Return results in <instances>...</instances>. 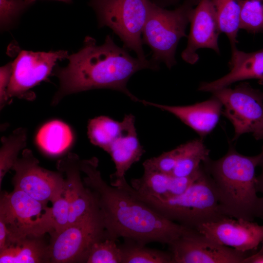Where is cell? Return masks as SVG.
Instances as JSON below:
<instances>
[{
  "label": "cell",
  "mask_w": 263,
  "mask_h": 263,
  "mask_svg": "<svg viewBox=\"0 0 263 263\" xmlns=\"http://www.w3.org/2000/svg\"><path fill=\"white\" fill-rule=\"evenodd\" d=\"M220 30L227 37L231 47H236L240 29L242 0H211Z\"/></svg>",
  "instance_id": "23"
},
{
  "label": "cell",
  "mask_w": 263,
  "mask_h": 263,
  "mask_svg": "<svg viewBox=\"0 0 263 263\" xmlns=\"http://www.w3.org/2000/svg\"><path fill=\"white\" fill-rule=\"evenodd\" d=\"M29 6L25 0H0L1 30L10 29Z\"/></svg>",
  "instance_id": "31"
},
{
  "label": "cell",
  "mask_w": 263,
  "mask_h": 263,
  "mask_svg": "<svg viewBox=\"0 0 263 263\" xmlns=\"http://www.w3.org/2000/svg\"><path fill=\"white\" fill-rule=\"evenodd\" d=\"M98 166L95 157L80 161L84 184L94 195L109 237L168 244L189 229L163 217L124 188L108 185Z\"/></svg>",
  "instance_id": "1"
},
{
  "label": "cell",
  "mask_w": 263,
  "mask_h": 263,
  "mask_svg": "<svg viewBox=\"0 0 263 263\" xmlns=\"http://www.w3.org/2000/svg\"><path fill=\"white\" fill-rule=\"evenodd\" d=\"M200 0H185L174 10L160 7L152 1L142 33L143 44L151 49V60L165 64L169 69L176 64L175 53L180 39L187 37L186 30L193 9Z\"/></svg>",
  "instance_id": "5"
},
{
  "label": "cell",
  "mask_w": 263,
  "mask_h": 263,
  "mask_svg": "<svg viewBox=\"0 0 263 263\" xmlns=\"http://www.w3.org/2000/svg\"><path fill=\"white\" fill-rule=\"evenodd\" d=\"M259 139H262V140H263V132L261 134V135H260L259 138ZM263 151V147H262V150Z\"/></svg>",
  "instance_id": "37"
},
{
  "label": "cell",
  "mask_w": 263,
  "mask_h": 263,
  "mask_svg": "<svg viewBox=\"0 0 263 263\" xmlns=\"http://www.w3.org/2000/svg\"><path fill=\"white\" fill-rule=\"evenodd\" d=\"M202 168L201 166L200 170L195 175L186 177L144 170L141 177L131 180V186L139 194L159 200H166L185 192L198 177Z\"/></svg>",
  "instance_id": "19"
},
{
  "label": "cell",
  "mask_w": 263,
  "mask_h": 263,
  "mask_svg": "<svg viewBox=\"0 0 263 263\" xmlns=\"http://www.w3.org/2000/svg\"><path fill=\"white\" fill-rule=\"evenodd\" d=\"M180 0H152V2L156 5L165 8L177 3Z\"/></svg>",
  "instance_id": "35"
},
{
  "label": "cell",
  "mask_w": 263,
  "mask_h": 263,
  "mask_svg": "<svg viewBox=\"0 0 263 263\" xmlns=\"http://www.w3.org/2000/svg\"><path fill=\"white\" fill-rule=\"evenodd\" d=\"M187 46L181 54L186 62L194 64L199 60L197 51L208 48L220 53L218 38L221 33L211 0H200L193 9Z\"/></svg>",
  "instance_id": "14"
},
{
  "label": "cell",
  "mask_w": 263,
  "mask_h": 263,
  "mask_svg": "<svg viewBox=\"0 0 263 263\" xmlns=\"http://www.w3.org/2000/svg\"><path fill=\"white\" fill-rule=\"evenodd\" d=\"M52 237L48 246L49 262L65 263H85L93 244L108 236L98 210Z\"/></svg>",
  "instance_id": "9"
},
{
  "label": "cell",
  "mask_w": 263,
  "mask_h": 263,
  "mask_svg": "<svg viewBox=\"0 0 263 263\" xmlns=\"http://www.w3.org/2000/svg\"><path fill=\"white\" fill-rule=\"evenodd\" d=\"M12 169L15 172L13 179L14 189L22 191L37 200L47 204L64 192L65 179L62 174L41 167L29 149L23 150L21 157Z\"/></svg>",
  "instance_id": "12"
},
{
  "label": "cell",
  "mask_w": 263,
  "mask_h": 263,
  "mask_svg": "<svg viewBox=\"0 0 263 263\" xmlns=\"http://www.w3.org/2000/svg\"><path fill=\"white\" fill-rule=\"evenodd\" d=\"M123 240L119 244L122 263H173L170 251L150 248L131 239Z\"/></svg>",
  "instance_id": "24"
},
{
  "label": "cell",
  "mask_w": 263,
  "mask_h": 263,
  "mask_svg": "<svg viewBox=\"0 0 263 263\" xmlns=\"http://www.w3.org/2000/svg\"><path fill=\"white\" fill-rule=\"evenodd\" d=\"M73 134L70 127L57 120L44 124L36 136L38 146L45 152L57 155L66 150L72 144Z\"/></svg>",
  "instance_id": "21"
},
{
  "label": "cell",
  "mask_w": 263,
  "mask_h": 263,
  "mask_svg": "<svg viewBox=\"0 0 263 263\" xmlns=\"http://www.w3.org/2000/svg\"><path fill=\"white\" fill-rule=\"evenodd\" d=\"M123 120L124 127L121 133L107 151L115 169V172L111 175V184L125 179L126 172L133 164L140 160L145 152L137 137L134 116L132 114H126Z\"/></svg>",
  "instance_id": "17"
},
{
  "label": "cell",
  "mask_w": 263,
  "mask_h": 263,
  "mask_svg": "<svg viewBox=\"0 0 263 263\" xmlns=\"http://www.w3.org/2000/svg\"><path fill=\"white\" fill-rule=\"evenodd\" d=\"M9 233L4 222L0 220V251L9 245Z\"/></svg>",
  "instance_id": "33"
},
{
  "label": "cell",
  "mask_w": 263,
  "mask_h": 263,
  "mask_svg": "<svg viewBox=\"0 0 263 263\" xmlns=\"http://www.w3.org/2000/svg\"><path fill=\"white\" fill-rule=\"evenodd\" d=\"M52 236L63 231L69 222L70 206L68 199L64 192L52 202Z\"/></svg>",
  "instance_id": "29"
},
{
  "label": "cell",
  "mask_w": 263,
  "mask_h": 263,
  "mask_svg": "<svg viewBox=\"0 0 263 263\" xmlns=\"http://www.w3.org/2000/svg\"><path fill=\"white\" fill-rule=\"evenodd\" d=\"M215 242L244 252L256 249L263 241V225L226 217L205 223L196 229Z\"/></svg>",
  "instance_id": "13"
},
{
  "label": "cell",
  "mask_w": 263,
  "mask_h": 263,
  "mask_svg": "<svg viewBox=\"0 0 263 263\" xmlns=\"http://www.w3.org/2000/svg\"><path fill=\"white\" fill-rule=\"evenodd\" d=\"M263 153L246 156L230 147L219 159L208 157L203 168L215 189L221 213L236 219L263 218V197L257 195L255 170Z\"/></svg>",
  "instance_id": "3"
},
{
  "label": "cell",
  "mask_w": 263,
  "mask_h": 263,
  "mask_svg": "<svg viewBox=\"0 0 263 263\" xmlns=\"http://www.w3.org/2000/svg\"><path fill=\"white\" fill-rule=\"evenodd\" d=\"M123 127V120L117 121L108 116H98L88 122V137L93 144L107 152L111 145L121 133Z\"/></svg>",
  "instance_id": "25"
},
{
  "label": "cell",
  "mask_w": 263,
  "mask_h": 263,
  "mask_svg": "<svg viewBox=\"0 0 263 263\" xmlns=\"http://www.w3.org/2000/svg\"><path fill=\"white\" fill-rule=\"evenodd\" d=\"M212 93L221 102L224 114L233 126L234 139L251 133L259 140L263 132V92L244 83Z\"/></svg>",
  "instance_id": "8"
},
{
  "label": "cell",
  "mask_w": 263,
  "mask_h": 263,
  "mask_svg": "<svg viewBox=\"0 0 263 263\" xmlns=\"http://www.w3.org/2000/svg\"><path fill=\"white\" fill-rule=\"evenodd\" d=\"M230 71L225 76L209 82H203L198 88L202 92H213L236 82L257 79L263 80V48L246 53L231 47Z\"/></svg>",
  "instance_id": "18"
},
{
  "label": "cell",
  "mask_w": 263,
  "mask_h": 263,
  "mask_svg": "<svg viewBox=\"0 0 263 263\" xmlns=\"http://www.w3.org/2000/svg\"><path fill=\"white\" fill-rule=\"evenodd\" d=\"M178 161L171 175L178 177L193 176L198 172L201 163L209 157V150L201 139H194L178 146Z\"/></svg>",
  "instance_id": "22"
},
{
  "label": "cell",
  "mask_w": 263,
  "mask_h": 263,
  "mask_svg": "<svg viewBox=\"0 0 263 263\" xmlns=\"http://www.w3.org/2000/svg\"><path fill=\"white\" fill-rule=\"evenodd\" d=\"M67 59L66 66L56 67L53 71L59 86L53 98V105H57L67 95L97 89L120 92L132 101L140 102L128 90V82L140 70L160 68L151 59L132 57L127 49L117 45L110 35L100 45L93 38L86 37L80 50Z\"/></svg>",
  "instance_id": "2"
},
{
  "label": "cell",
  "mask_w": 263,
  "mask_h": 263,
  "mask_svg": "<svg viewBox=\"0 0 263 263\" xmlns=\"http://www.w3.org/2000/svg\"><path fill=\"white\" fill-rule=\"evenodd\" d=\"M263 155L260 160L259 166L261 167L262 171L261 174L257 177L256 188L257 191L261 193L263 197V151L262 150Z\"/></svg>",
  "instance_id": "34"
},
{
  "label": "cell",
  "mask_w": 263,
  "mask_h": 263,
  "mask_svg": "<svg viewBox=\"0 0 263 263\" xmlns=\"http://www.w3.org/2000/svg\"><path fill=\"white\" fill-rule=\"evenodd\" d=\"M36 0H25L26 3L29 6H30L31 4H32ZM56 0L62 1L65 2H67V3H70V2H72V0Z\"/></svg>",
  "instance_id": "36"
},
{
  "label": "cell",
  "mask_w": 263,
  "mask_h": 263,
  "mask_svg": "<svg viewBox=\"0 0 263 263\" xmlns=\"http://www.w3.org/2000/svg\"><path fill=\"white\" fill-rule=\"evenodd\" d=\"M65 50L33 52L22 50L12 62V73L7 89V97L33 100L35 94L30 90L48 79L53 73L57 61L67 58Z\"/></svg>",
  "instance_id": "10"
},
{
  "label": "cell",
  "mask_w": 263,
  "mask_h": 263,
  "mask_svg": "<svg viewBox=\"0 0 263 263\" xmlns=\"http://www.w3.org/2000/svg\"><path fill=\"white\" fill-rule=\"evenodd\" d=\"M173 263H243L246 252L221 244L189 229L168 244Z\"/></svg>",
  "instance_id": "11"
},
{
  "label": "cell",
  "mask_w": 263,
  "mask_h": 263,
  "mask_svg": "<svg viewBox=\"0 0 263 263\" xmlns=\"http://www.w3.org/2000/svg\"><path fill=\"white\" fill-rule=\"evenodd\" d=\"M41 237L29 236L11 243L0 251V263H38L49 262L48 246Z\"/></svg>",
  "instance_id": "20"
},
{
  "label": "cell",
  "mask_w": 263,
  "mask_h": 263,
  "mask_svg": "<svg viewBox=\"0 0 263 263\" xmlns=\"http://www.w3.org/2000/svg\"><path fill=\"white\" fill-rule=\"evenodd\" d=\"M240 29L251 33L263 31V0H242Z\"/></svg>",
  "instance_id": "28"
},
{
  "label": "cell",
  "mask_w": 263,
  "mask_h": 263,
  "mask_svg": "<svg viewBox=\"0 0 263 263\" xmlns=\"http://www.w3.org/2000/svg\"><path fill=\"white\" fill-rule=\"evenodd\" d=\"M12 73V63L9 62L0 69V108L1 109L9 99L7 92Z\"/></svg>",
  "instance_id": "32"
},
{
  "label": "cell",
  "mask_w": 263,
  "mask_h": 263,
  "mask_svg": "<svg viewBox=\"0 0 263 263\" xmlns=\"http://www.w3.org/2000/svg\"><path fill=\"white\" fill-rule=\"evenodd\" d=\"M0 150V185L7 172L12 169L20 151L26 146L27 131L19 128L8 136L1 138Z\"/></svg>",
  "instance_id": "26"
},
{
  "label": "cell",
  "mask_w": 263,
  "mask_h": 263,
  "mask_svg": "<svg viewBox=\"0 0 263 263\" xmlns=\"http://www.w3.org/2000/svg\"><path fill=\"white\" fill-rule=\"evenodd\" d=\"M115 187L124 188L166 218L189 229L196 230L203 224L227 217L219 210L214 185L203 167L198 177L185 192L166 200L138 193L126 179Z\"/></svg>",
  "instance_id": "4"
},
{
  "label": "cell",
  "mask_w": 263,
  "mask_h": 263,
  "mask_svg": "<svg viewBox=\"0 0 263 263\" xmlns=\"http://www.w3.org/2000/svg\"><path fill=\"white\" fill-rule=\"evenodd\" d=\"M179 153V147L147 159L143 163L144 170L171 175L176 167Z\"/></svg>",
  "instance_id": "30"
},
{
  "label": "cell",
  "mask_w": 263,
  "mask_h": 263,
  "mask_svg": "<svg viewBox=\"0 0 263 263\" xmlns=\"http://www.w3.org/2000/svg\"><path fill=\"white\" fill-rule=\"evenodd\" d=\"M80 161L76 154L69 153L57 164L58 170L66 175L64 192L70 206L69 225L81 222L99 210L94 194L81 179Z\"/></svg>",
  "instance_id": "15"
},
{
  "label": "cell",
  "mask_w": 263,
  "mask_h": 263,
  "mask_svg": "<svg viewBox=\"0 0 263 263\" xmlns=\"http://www.w3.org/2000/svg\"><path fill=\"white\" fill-rule=\"evenodd\" d=\"M150 0H90L99 27H108L137 57L146 59L142 33L148 18Z\"/></svg>",
  "instance_id": "6"
},
{
  "label": "cell",
  "mask_w": 263,
  "mask_h": 263,
  "mask_svg": "<svg viewBox=\"0 0 263 263\" xmlns=\"http://www.w3.org/2000/svg\"><path fill=\"white\" fill-rule=\"evenodd\" d=\"M117 240L103 238L92 245L85 263H122V254Z\"/></svg>",
  "instance_id": "27"
},
{
  "label": "cell",
  "mask_w": 263,
  "mask_h": 263,
  "mask_svg": "<svg viewBox=\"0 0 263 263\" xmlns=\"http://www.w3.org/2000/svg\"><path fill=\"white\" fill-rule=\"evenodd\" d=\"M140 102L171 113L201 136L207 135L215 128L223 108L221 102L214 96L206 101L187 106H170L145 100Z\"/></svg>",
  "instance_id": "16"
},
{
  "label": "cell",
  "mask_w": 263,
  "mask_h": 263,
  "mask_svg": "<svg viewBox=\"0 0 263 263\" xmlns=\"http://www.w3.org/2000/svg\"><path fill=\"white\" fill-rule=\"evenodd\" d=\"M0 220L8 229L9 245L52 231L51 207L17 189L1 195Z\"/></svg>",
  "instance_id": "7"
}]
</instances>
